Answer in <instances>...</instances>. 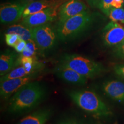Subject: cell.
Masks as SVG:
<instances>
[{
	"instance_id": "cell-22",
	"label": "cell",
	"mask_w": 124,
	"mask_h": 124,
	"mask_svg": "<svg viewBox=\"0 0 124 124\" xmlns=\"http://www.w3.org/2000/svg\"><path fill=\"white\" fill-rule=\"evenodd\" d=\"M113 54L116 58L124 59V41L118 46L113 48Z\"/></svg>"
},
{
	"instance_id": "cell-6",
	"label": "cell",
	"mask_w": 124,
	"mask_h": 124,
	"mask_svg": "<svg viewBox=\"0 0 124 124\" xmlns=\"http://www.w3.org/2000/svg\"><path fill=\"white\" fill-rule=\"evenodd\" d=\"M60 7H54L32 14L23 18L21 24L26 27L34 28L51 23L58 18L59 9Z\"/></svg>"
},
{
	"instance_id": "cell-21",
	"label": "cell",
	"mask_w": 124,
	"mask_h": 124,
	"mask_svg": "<svg viewBox=\"0 0 124 124\" xmlns=\"http://www.w3.org/2000/svg\"><path fill=\"white\" fill-rule=\"evenodd\" d=\"M5 42L9 46H13L18 42L20 38L17 34L16 33H5Z\"/></svg>"
},
{
	"instance_id": "cell-7",
	"label": "cell",
	"mask_w": 124,
	"mask_h": 124,
	"mask_svg": "<svg viewBox=\"0 0 124 124\" xmlns=\"http://www.w3.org/2000/svg\"><path fill=\"white\" fill-rule=\"evenodd\" d=\"M28 2H10L3 4L0 8V20L3 24H12L22 18Z\"/></svg>"
},
{
	"instance_id": "cell-12",
	"label": "cell",
	"mask_w": 124,
	"mask_h": 124,
	"mask_svg": "<svg viewBox=\"0 0 124 124\" xmlns=\"http://www.w3.org/2000/svg\"><path fill=\"white\" fill-rule=\"evenodd\" d=\"M102 89L106 95L120 103H124V83L119 80H108L102 84Z\"/></svg>"
},
{
	"instance_id": "cell-11",
	"label": "cell",
	"mask_w": 124,
	"mask_h": 124,
	"mask_svg": "<svg viewBox=\"0 0 124 124\" xmlns=\"http://www.w3.org/2000/svg\"><path fill=\"white\" fill-rule=\"evenodd\" d=\"M54 71L58 78L70 84L83 86L87 82L88 78L86 77L62 64L57 65Z\"/></svg>"
},
{
	"instance_id": "cell-23",
	"label": "cell",
	"mask_w": 124,
	"mask_h": 124,
	"mask_svg": "<svg viewBox=\"0 0 124 124\" xmlns=\"http://www.w3.org/2000/svg\"><path fill=\"white\" fill-rule=\"evenodd\" d=\"M26 46H27V41L20 39L18 42L13 46V48L16 52L21 54L24 51V49L25 48Z\"/></svg>"
},
{
	"instance_id": "cell-28",
	"label": "cell",
	"mask_w": 124,
	"mask_h": 124,
	"mask_svg": "<svg viewBox=\"0 0 124 124\" xmlns=\"http://www.w3.org/2000/svg\"><path fill=\"white\" fill-rule=\"evenodd\" d=\"M20 1H21V2H33V1H38V0H19Z\"/></svg>"
},
{
	"instance_id": "cell-27",
	"label": "cell",
	"mask_w": 124,
	"mask_h": 124,
	"mask_svg": "<svg viewBox=\"0 0 124 124\" xmlns=\"http://www.w3.org/2000/svg\"><path fill=\"white\" fill-rule=\"evenodd\" d=\"M58 124H85L82 123V122L75 121L70 120V121H65L61 122L60 123Z\"/></svg>"
},
{
	"instance_id": "cell-1",
	"label": "cell",
	"mask_w": 124,
	"mask_h": 124,
	"mask_svg": "<svg viewBox=\"0 0 124 124\" xmlns=\"http://www.w3.org/2000/svg\"><path fill=\"white\" fill-rule=\"evenodd\" d=\"M46 94L44 85L38 82L27 83L12 95L8 102V111L12 114L27 111L39 104Z\"/></svg>"
},
{
	"instance_id": "cell-3",
	"label": "cell",
	"mask_w": 124,
	"mask_h": 124,
	"mask_svg": "<svg viewBox=\"0 0 124 124\" xmlns=\"http://www.w3.org/2000/svg\"><path fill=\"white\" fill-rule=\"evenodd\" d=\"M68 95L79 108L97 118H108L112 115L110 108L94 91L87 90H71Z\"/></svg>"
},
{
	"instance_id": "cell-25",
	"label": "cell",
	"mask_w": 124,
	"mask_h": 124,
	"mask_svg": "<svg viewBox=\"0 0 124 124\" xmlns=\"http://www.w3.org/2000/svg\"><path fill=\"white\" fill-rule=\"evenodd\" d=\"M124 4V0H113L112 7L116 8H121Z\"/></svg>"
},
{
	"instance_id": "cell-19",
	"label": "cell",
	"mask_w": 124,
	"mask_h": 124,
	"mask_svg": "<svg viewBox=\"0 0 124 124\" xmlns=\"http://www.w3.org/2000/svg\"><path fill=\"white\" fill-rule=\"evenodd\" d=\"M37 48H38V46L36 44L35 41L33 40H29L27 41V46H26L25 48L21 54V55L24 56L34 57Z\"/></svg>"
},
{
	"instance_id": "cell-4",
	"label": "cell",
	"mask_w": 124,
	"mask_h": 124,
	"mask_svg": "<svg viewBox=\"0 0 124 124\" xmlns=\"http://www.w3.org/2000/svg\"><path fill=\"white\" fill-rule=\"evenodd\" d=\"M59 64L72 69L87 78H93L105 71L101 63L78 54H65L60 59Z\"/></svg>"
},
{
	"instance_id": "cell-17",
	"label": "cell",
	"mask_w": 124,
	"mask_h": 124,
	"mask_svg": "<svg viewBox=\"0 0 124 124\" xmlns=\"http://www.w3.org/2000/svg\"><path fill=\"white\" fill-rule=\"evenodd\" d=\"M6 33L17 34L21 39L27 41L33 39L32 28H30L23 24L13 25L10 26L6 31Z\"/></svg>"
},
{
	"instance_id": "cell-26",
	"label": "cell",
	"mask_w": 124,
	"mask_h": 124,
	"mask_svg": "<svg viewBox=\"0 0 124 124\" xmlns=\"http://www.w3.org/2000/svg\"><path fill=\"white\" fill-rule=\"evenodd\" d=\"M90 6L92 7H98L99 1L100 0H86Z\"/></svg>"
},
{
	"instance_id": "cell-9",
	"label": "cell",
	"mask_w": 124,
	"mask_h": 124,
	"mask_svg": "<svg viewBox=\"0 0 124 124\" xmlns=\"http://www.w3.org/2000/svg\"><path fill=\"white\" fill-rule=\"evenodd\" d=\"M38 73H34L25 77L4 80L0 85V95L3 99H8L18 90L35 78Z\"/></svg>"
},
{
	"instance_id": "cell-18",
	"label": "cell",
	"mask_w": 124,
	"mask_h": 124,
	"mask_svg": "<svg viewBox=\"0 0 124 124\" xmlns=\"http://www.w3.org/2000/svg\"><path fill=\"white\" fill-rule=\"evenodd\" d=\"M108 16L112 21L120 22L124 24V9L112 7L108 12Z\"/></svg>"
},
{
	"instance_id": "cell-2",
	"label": "cell",
	"mask_w": 124,
	"mask_h": 124,
	"mask_svg": "<svg viewBox=\"0 0 124 124\" xmlns=\"http://www.w3.org/2000/svg\"><path fill=\"white\" fill-rule=\"evenodd\" d=\"M95 20L94 13L89 10L58 23L56 28L59 39L63 42L75 39L91 27Z\"/></svg>"
},
{
	"instance_id": "cell-5",
	"label": "cell",
	"mask_w": 124,
	"mask_h": 124,
	"mask_svg": "<svg viewBox=\"0 0 124 124\" xmlns=\"http://www.w3.org/2000/svg\"><path fill=\"white\" fill-rule=\"evenodd\" d=\"M32 33L38 48L43 52L53 49L59 39L56 28L51 23L32 28Z\"/></svg>"
},
{
	"instance_id": "cell-24",
	"label": "cell",
	"mask_w": 124,
	"mask_h": 124,
	"mask_svg": "<svg viewBox=\"0 0 124 124\" xmlns=\"http://www.w3.org/2000/svg\"><path fill=\"white\" fill-rule=\"evenodd\" d=\"M114 71L118 77L124 79V64H118L114 67Z\"/></svg>"
},
{
	"instance_id": "cell-14",
	"label": "cell",
	"mask_w": 124,
	"mask_h": 124,
	"mask_svg": "<svg viewBox=\"0 0 124 124\" xmlns=\"http://www.w3.org/2000/svg\"><path fill=\"white\" fill-rule=\"evenodd\" d=\"M50 108L40 109L23 118L17 124H45L52 116Z\"/></svg>"
},
{
	"instance_id": "cell-15",
	"label": "cell",
	"mask_w": 124,
	"mask_h": 124,
	"mask_svg": "<svg viewBox=\"0 0 124 124\" xmlns=\"http://www.w3.org/2000/svg\"><path fill=\"white\" fill-rule=\"evenodd\" d=\"M18 57L15 52L7 50L0 56V75L4 76L17 66Z\"/></svg>"
},
{
	"instance_id": "cell-13",
	"label": "cell",
	"mask_w": 124,
	"mask_h": 124,
	"mask_svg": "<svg viewBox=\"0 0 124 124\" xmlns=\"http://www.w3.org/2000/svg\"><path fill=\"white\" fill-rule=\"evenodd\" d=\"M67 0H38L28 3L23 13L22 18L54 7H60Z\"/></svg>"
},
{
	"instance_id": "cell-16",
	"label": "cell",
	"mask_w": 124,
	"mask_h": 124,
	"mask_svg": "<svg viewBox=\"0 0 124 124\" xmlns=\"http://www.w3.org/2000/svg\"><path fill=\"white\" fill-rule=\"evenodd\" d=\"M41 70V68H28L20 66L15 68L6 75L2 76L0 79V81L1 82L6 80L23 77L34 73H38Z\"/></svg>"
},
{
	"instance_id": "cell-8",
	"label": "cell",
	"mask_w": 124,
	"mask_h": 124,
	"mask_svg": "<svg viewBox=\"0 0 124 124\" xmlns=\"http://www.w3.org/2000/svg\"><path fill=\"white\" fill-rule=\"evenodd\" d=\"M102 38L105 46L115 47L124 41V28L111 21L103 28Z\"/></svg>"
},
{
	"instance_id": "cell-10",
	"label": "cell",
	"mask_w": 124,
	"mask_h": 124,
	"mask_svg": "<svg viewBox=\"0 0 124 124\" xmlns=\"http://www.w3.org/2000/svg\"><path fill=\"white\" fill-rule=\"evenodd\" d=\"M87 10L86 5L80 0H67L59 9L58 23L63 22Z\"/></svg>"
},
{
	"instance_id": "cell-20",
	"label": "cell",
	"mask_w": 124,
	"mask_h": 124,
	"mask_svg": "<svg viewBox=\"0 0 124 124\" xmlns=\"http://www.w3.org/2000/svg\"><path fill=\"white\" fill-rule=\"evenodd\" d=\"M113 0H100L98 8L103 12L105 15L108 16V12L112 8Z\"/></svg>"
}]
</instances>
